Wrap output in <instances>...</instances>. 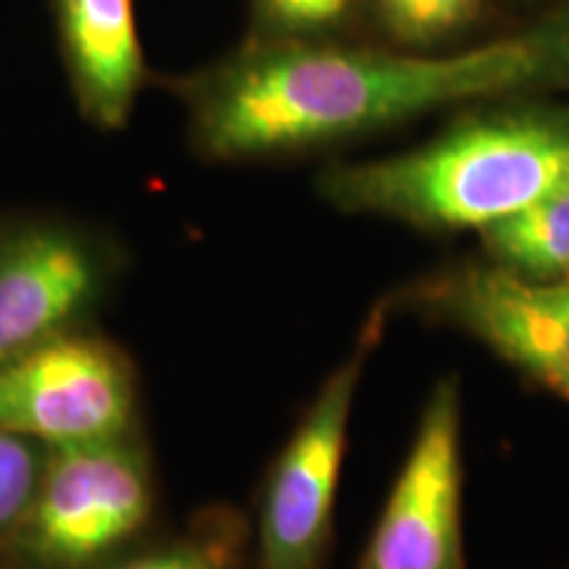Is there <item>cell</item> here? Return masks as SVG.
Instances as JSON below:
<instances>
[{
  "label": "cell",
  "instance_id": "obj_1",
  "mask_svg": "<svg viewBox=\"0 0 569 569\" xmlns=\"http://www.w3.org/2000/svg\"><path fill=\"white\" fill-rule=\"evenodd\" d=\"M190 151L206 163L298 159L482 98L540 90L528 34L409 53L351 38L240 40L174 77Z\"/></svg>",
  "mask_w": 569,
  "mask_h": 569
},
{
  "label": "cell",
  "instance_id": "obj_2",
  "mask_svg": "<svg viewBox=\"0 0 569 569\" xmlns=\"http://www.w3.org/2000/svg\"><path fill=\"white\" fill-rule=\"evenodd\" d=\"M569 188V92L522 90L451 111L436 134L375 159L332 161V211L417 232H475Z\"/></svg>",
  "mask_w": 569,
  "mask_h": 569
},
{
  "label": "cell",
  "instance_id": "obj_3",
  "mask_svg": "<svg viewBox=\"0 0 569 569\" xmlns=\"http://www.w3.org/2000/svg\"><path fill=\"white\" fill-rule=\"evenodd\" d=\"M159 467L146 427L48 448L30 507L0 546L3 569H109L156 536Z\"/></svg>",
  "mask_w": 569,
  "mask_h": 569
},
{
  "label": "cell",
  "instance_id": "obj_4",
  "mask_svg": "<svg viewBox=\"0 0 569 569\" xmlns=\"http://www.w3.org/2000/svg\"><path fill=\"white\" fill-rule=\"evenodd\" d=\"M390 317L393 301L386 296L269 461L253 507L251 569H325L330 561L356 396Z\"/></svg>",
  "mask_w": 569,
  "mask_h": 569
},
{
  "label": "cell",
  "instance_id": "obj_5",
  "mask_svg": "<svg viewBox=\"0 0 569 569\" xmlns=\"http://www.w3.org/2000/svg\"><path fill=\"white\" fill-rule=\"evenodd\" d=\"M119 234L61 211L0 213V361L98 325L122 288Z\"/></svg>",
  "mask_w": 569,
  "mask_h": 569
},
{
  "label": "cell",
  "instance_id": "obj_6",
  "mask_svg": "<svg viewBox=\"0 0 569 569\" xmlns=\"http://www.w3.org/2000/svg\"><path fill=\"white\" fill-rule=\"evenodd\" d=\"M142 427L138 361L98 325L0 361V430L67 448Z\"/></svg>",
  "mask_w": 569,
  "mask_h": 569
},
{
  "label": "cell",
  "instance_id": "obj_7",
  "mask_svg": "<svg viewBox=\"0 0 569 569\" xmlns=\"http://www.w3.org/2000/svg\"><path fill=\"white\" fill-rule=\"evenodd\" d=\"M478 340L569 407V280L528 282L482 259L438 269L390 296Z\"/></svg>",
  "mask_w": 569,
  "mask_h": 569
},
{
  "label": "cell",
  "instance_id": "obj_8",
  "mask_svg": "<svg viewBox=\"0 0 569 569\" xmlns=\"http://www.w3.org/2000/svg\"><path fill=\"white\" fill-rule=\"evenodd\" d=\"M356 569H467L465 398L457 375H443L427 393Z\"/></svg>",
  "mask_w": 569,
  "mask_h": 569
},
{
  "label": "cell",
  "instance_id": "obj_9",
  "mask_svg": "<svg viewBox=\"0 0 569 569\" xmlns=\"http://www.w3.org/2000/svg\"><path fill=\"white\" fill-rule=\"evenodd\" d=\"M77 111L98 132H122L148 82L134 0H46Z\"/></svg>",
  "mask_w": 569,
  "mask_h": 569
},
{
  "label": "cell",
  "instance_id": "obj_10",
  "mask_svg": "<svg viewBox=\"0 0 569 569\" xmlns=\"http://www.w3.org/2000/svg\"><path fill=\"white\" fill-rule=\"evenodd\" d=\"M480 259L528 282L569 280V188L478 232Z\"/></svg>",
  "mask_w": 569,
  "mask_h": 569
},
{
  "label": "cell",
  "instance_id": "obj_11",
  "mask_svg": "<svg viewBox=\"0 0 569 569\" xmlns=\"http://www.w3.org/2000/svg\"><path fill=\"white\" fill-rule=\"evenodd\" d=\"M109 569H251V522L232 507L198 509L180 530L148 538Z\"/></svg>",
  "mask_w": 569,
  "mask_h": 569
},
{
  "label": "cell",
  "instance_id": "obj_12",
  "mask_svg": "<svg viewBox=\"0 0 569 569\" xmlns=\"http://www.w3.org/2000/svg\"><path fill=\"white\" fill-rule=\"evenodd\" d=\"M488 11V0H361L382 42L409 53L451 51Z\"/></svg>",
  "mask_w": 569,
  "mask_h": 569
},
{
  "label": "cell",
  "instance_id": "obj_13",
  "mask_svg": "<svg viewBox=\"0 0 569 569\" xmlns=\"http://www.w3.org/2000/svg\"><path fill=\"white\" fill-rule=\"evenodd\" d=\"M361 0H248V40L348 38Z\"/></svg>",
  "mask_w": 569,
  "mask_h": 569
},
{
  "label": "cell",
  "instance_id": "obj_14",
  "mask_svg": "<svg viewBox=\"0 0 569 569\" xmlns=\"http://www.w3.org/2000/svg\"><path fill=\"white\" fill-rule=\"evenodd\" d=\"M46 459V446L0 430V546L30 507Z\"/></svg>",
  "mask_w": 569,
  "mask_h": 569
},
{
  "label": "cell",
  "instance_id": "obj_15",
  "mask_svg": "<svg viewBox=\"0 0 569 569\" xmlns=\"http://www.w3.org/2000/svg\"><path fill=\"white\" fill-rule=\"evenodd\" d=\"M528 34L538 56L540 90L569 92V0H549Z\"/></svg>",
  "mask_w": 569,
  "mask_h": 569
},
{
  "label": "cell",
  "instance_id": "obj_16",
  "mask_svg": "<svg viewBox=\"0 0 569 569\" xmlns=\"http://www.w3.org/2000/svg\"><path fill=\"white\" fill-rule=\"evenodd\" d=\"M0 569H3V567H0Z\"/></svg>",
  "mask_w": 569,
  "mask_h": 569
}]
</instances>
